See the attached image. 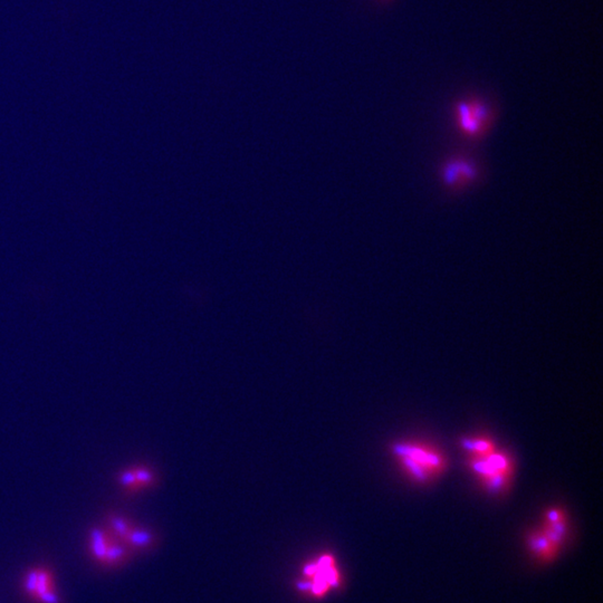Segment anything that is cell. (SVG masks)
<instances>
[{"label":"cell","mask_w":603,"mask_h":603,"mask_svg":"<svg viewBox=\"0 0 603 603\" xmlns=\"http://www.w3.org/2000/svg\"><path fill=\"white\" fill-rule=\"evenodd\" d=\"M24 594L34 603H60L56 575L46 565H36L27 570L21 580Z\"/></svg>","instance_id":"cell-6"},{"label":"cell","mask_w":603,"mask_h":603,"mask_svg":"<svg viewBox=\"0 0 603 603\" xmlns=\"http://www.w3.org/2000/svg\"><path fill=\"white\" fill-rule=\"evenodd\" d=\"M87 550L92 560L107 569H118L130 561L134 554L103 526H94L87 534Z\"/></svg>","instance_id":"cell-2"},{"label":"cell","mask_w":603,"mask_h":603,"mask_svg":"<svg viewBox=\"0 0 603 603\" xmlns=\"http://www.w3.org/2000/svg\"><path fill=\"white\" fill-rule=\"evenodd\" d=\"M528 545L533 554L543 561L551 560L558 552L557 547L546 538L542 530L533 533L529 536Z\"/></svg>","instance_id":"cell-11"},{"label":"cell","mask_w":603,"mask_h":603,"mask_svg":"<svg viewBox=\"0 0 603 603\" xmlns=\"http://www.w3.org/2000/svg\"><path fill=\"white\" fill-rule=\"evenodd\" d=\"M470 463L487 487L493 490L504 487L512 473V465L508 458L496 451L487 456L472 457Z\"/></svg>","instance_id":"cell-7"},{"label":"cell","mask_w":603,"mask_h":603,"mask_svg":"<svg viewBox=\"0 0 603 603\" xmlns=\"http://www.w3.org/2000/svg\"><path fill=\"white\" fill-rule=\"evenodd\" d=\"M395 455L399 458L407 472L418 480H427L441 473L445 467L444 457L424 446L397 445L395 446Z\"/></svg>","instance_id":"cell-4"},{"label":"cell","mask_w":603,"mask_h":603,"mask_svg":"<svg viewBox=\"0 0 603 603\" xmlns=\"http://www.w3.org/2000/svg\"><path fill=\"white\" fill-rule=\"evenodd\" d=\"M104 525L132 553L148 551L156 544V536L150 530L139 526L122 514L109 513L105 516Z\"/></svg>","instance_id":"cell-5"},{"label":"cell","mask_w":603,"mask_h":603,"mask_svg":"<svg viewBox=\"0 0 603 603\" xmlns=\"http://www.w3.org/2000/svg\"><path fill=\"white\" fill-rule=\"evenodd\" d=\"M464 447L469 451L472 457H483L493 453L495 446L487 439H473L464 442Z\"/></svg>","instance_id":"cell-12"},{"label":"cell","mask_w":603,"mask_h":603,"mask_svg":"<svg viewBox=\"0 0 603 603\" xmlns=\"http://www.w3.org/2000/svg\"><path fill=\"white\" fill-rule=\"evenodd\" d=\"M456 129L465 139L478 141L488 133L495 121V111L484 98L468 97L453 105Z\"/></svg>","instance_id":"cell-1"},{"label":"cell","mask_w":603,"mask_h":603,"mask_svg":"<svg viewBox=\"0 0 603 603\" xmlns=\"http://www.w3.org/2000/svg\"><path fill=\"white\" fill-rule=\"evenodd\" d=\"M542 532L557 549H560L563 541L566 538V518L564 513L560 510L547 512Z\"/></svg>","instance_id":"cell-10"},{"label":"cell","mask_w":603,"mask_h":603,"mask_svg":"<svg viewBox=\"0 0 603 603\" xmlns=\"http://www.w3.org/2000/svg\"><path fill=\"white\" fill-rule=\"evenodd\" d=\"M305 572L312 581H307L306 590L315 595H322L331 586H335L339 582L335 561L331 555L321 556L318 560L307 565Z\"/></svg>","instance_id":"cell-8"},{"label":"cell","mask_w":603,"mask_h":603,"mask_svg":"<svg viewBox=\"0 0 603 603\" xmlns=\"http://www.w3.org/2000/svg\"><path fill=\"white\" fill-rule=\"evenodd\" d=\"M116 481L124 494L132 496L152 488L157 484V474L148 465H132L120 470Z\"/></svg>","instance_id":"cell-9"},{"label":"cell","mask_w":603,"mask_h":603,"mask_svg":"<svg viewBox=\"0 0 603 603\" xmlns=\"http://www.w3.org/2000/svg\"><path fill=\"white\" fill-rule=\"evenodd\" d=\"M479 162L467 153H456L447 158L439 169L442 187L450 192H460L476 185L480 179Z\"/></svg>","instance_id":"cell-3"}]
</instances>
